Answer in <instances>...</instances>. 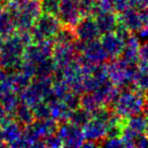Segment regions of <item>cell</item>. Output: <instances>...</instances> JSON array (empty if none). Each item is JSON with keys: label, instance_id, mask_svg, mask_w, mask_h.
Segmentation results:
<instances>
[{"label": "cell", "instance_id": "d6a6232c", "mask_svg": "<svg viewBox=\"0 0 148 148\" xmlns=\"http://www.w3.org/2000/svg\"><path fill=\"white\" fill-rule=\"evenodd\" d=\"M134 35L137 37L140 43H148V25H143L141 29L134 33Z\"/></svg>", "mask_w": 148, "mask_h": 148}, {"label": "cell", "instance_id": "8fae6325", "mask_svg": "<svg viewBox=\"0 0 148 148\" xmlns=\"http://www.w3.org/2000/svg\"><path fill=\"white\" fill-rule=\"evenodd\" d=\"M101 44L105 50L109 60H114L122 54L125 42L115 34V32L101 35Z\"/></svg>", "mask_w": 148, "mask_h": 148}, {"label": "cell", "instance_id": "6da1fadb", "mask_svg": "<svg viewBox=\"0 0 148 148\" xmlns=\"http://www.w3.org/2000/svg\"><path fill=\"white\" fill-rule=\"evenodd\" d=\"M25 47L18 33L0 39V68L7 72L18 70L23 61Z\"/></svg>", "mask_w": 148, "mask_h": 148}, {"label": "cell", "instance_id": "7c38bea8", "mask_svg": "<svg viewBox=\"0 0 148 148\" xmlns=\"http://www.w3.org/2000/svg\"><path fill=\"white\" fill-rule=\"evenodd\" d=\"M118 21L124 27H127L132 34L136 33L138 29L143 27L139 9L134 8L132 6L128 7L127 9L120 12L119 16H118Z\"/></svg>", "mask_w": 148, "mask_h": 148}, {"label": "cell", "instance_id": "4316f807", "mask_svg": "<svg viewBox=\"0 0 148 148\" xmlns=\"http://www.w3.org/2000/svg\"><path fill=\"white\" fill-rule=\"evenodd\" d=\"M61 101L67 106V108L70 111L80 107V95L74 92V91L70 90L69 92H67L62 97Z\"/></svg>", "mask_w": 148, "mask_h": 148}, {"label": "cell", "instance_id": "7402d4cb", "mask_svg": "<svg viewBox=\"0 0 148 148\" xmlns=\"http://www.w3.org/2000/svg\"><path fill=\"white\" fill-rule=\"evenodd\" d=\"M19 103H21V99H19L18 93H16L13 90L6 92L0 99V103L2 105L3 109L5 110L7 114H10V115L13 114V112L16 109Z\"/></svg>", "mask_w": 148, "mask_h": 148}, {"label": "cell", "instance_id": "9a60e30c", "mask_svg": "<svg viewBox=\"0 0 148 148\" xmlns=\"http://www.w3.org/2000/svg\"><path fill=\"white\" fill-rule=\"evenodd\" d=\"M48 103L50 107V114H51V118L56 120L57 122H65L68 120L70 114V110L67 108V106L63 103L60 99L57 97H53Z\"/></svg>", "mask_w": 148, "mask_h": 148}, {"label": "cell", "instance_id": "7a4b0ae2", "mask_svg": "<svg viewBox=\"0 0 148 148\" xmlns=\"http://www.w3.org/2000/svg\"><path fill=\"white\" fill-rule=\"evenodd\" d=\"M145 103V92L136 88H124L120 89L119 95L111 106L114 113L122 119H126L135 114L142 113Z\"/></svg>", "mask_w": 148, "mask_h": 148}, {"label": "cell", "instance_id": "2e32d148", "mask_svg": "<svg viewBox=\"0 0 148 148\" xmlns=\"http://www.w3.org/2000/svg\"><path fill=\"white\" fill-rule=\"evenodd\" d=\"M124 126L137 134L145 133L147 127V117L143 113L135 114L124 119Z\"/></svg>", "mask_w": 148, "mask_h": 148}, {"label": "cell", "instance_id": "4dcf8cb0", "mask_svg": "<svg viewBox=\"0 0 148 148\" xmlns=\"http://www.w3.org/2000/svg\"><path fill=\"white\" fill-rule=\"evenodd\" d=\"M134 147L146 148L148 147V135L146 133L137 134L134 140Z\"/></svg>", "mask_w": 148, "mask_h": 148}, {"label": "cell", "instance_id": "9c48e42d", "mask_svg": "<svg viewBox=\"0 0 148 148\" xmlns=\"http://www.w3.org/2000/svg\"><path fill=\"white\" fill-rule=\"evenodd\" d=\"M1 131H2V140L5 146L13 147V145L23 137V126L13 118H7L1 124Z\"/></svg>", "mask_w": 148, "mask_h": 148}, {"label": "cell", "instance_id": "cb8c5ba5", "mask_svg": "<svg viewBox=\"0 0 148 148\" xmlns=\"http://www.w3.org/2000/svg\"><path fill=\"white\" fill-rule=\"evenodd\" d=\"M134 88L143 92L148 91V69L138 67V71L134 78Z\"/></svg>", "mask_w": 148, "mask_h": 148}, {"label": "cell", "instance_id": "5b68a950", "mask_svg": "<svg viewBox=\"0 0 148 148\" xmlns=\"http://www.w3.org/2000/svg\"><path fill=\"white\" fill-rule=\"evenodd\" d=\"M56 134L65 147H81L84 142L82 128L77 127L68 121L61 122L58 125Z\"/></svg>", "mask_w": 148, "mask_h": 148}, {"label": "cell", "instance_id": "1f68e13d", "mask_svg": "<svg viewBox=\"0 0 148 148\" xmlns=\"http://www.w3.org/2000/svg\"><path fill=\"white\" fill-rule=\"evenodd\" d=\"M113 1V8L117 12H122L128 7L131 6L130 0H112Z\"/></svg>", "mask_w": 148, "mask_h": 148}, {"label": "cell", "instance_id": "44dd1931", "mask_svg": "<svg viewBox=\"0 0 148 148\" xmlns=\"http://www.w3.org/2000/svg\"><path fill=\"white\" fill-rule=\"evenodd\" d=\"M90 119L91 114L88 111L84 110L83 108L78 107L70 112L67 121L70 122L71 124H73V125L77 126V127L82 128Z\"/></svg>", "mask_w": 148, "mask_h": 148}, {"label": "cell", "instance_id": "30bf717a", "mask_svg": "<svg viewBox=\"0 0 148 148\" xmlns=\"http://www.w3.org/2000/svg\"><path fill=\"white\" fill-rule=\"evenodd\" d=\"M82 133L84 140L90 141L101 146V142L107 135V125L103 122L91 118L82 127Z\"/></svg>", "mask_w": 148, "mask_h": 148}, {"label": "cell", "instance_id": "4fadbf2b", "mask_svg": "<svg viewBox=\"0 0 148 148\" xmlns=\"http://www.w3.org/2000/svg\"><path fill=\"white\" fill-rule=\"evenodd\" d=\"M101 35L112 33L118 25V16L113 11H99L92 15Z\"/></svg>", "mask_w": 148, "mask_h": 148}, {"label": "cell", "instance_id": "e0dca14e", "mask_svg": "<svg viewBox=\"0 0 148 148\" xmlns=\"http://www.w3.org/2000/svg\"><path fill=\"white\" fill-rule=\"evenodd\" d=\"M31 81L32 78L27 76L21 70H16L9 73V84L11 89L18 95L31 83Z\"/></svg>", "mask_w": 148, "mask_h": 148}, {"label": "cell", "instance_id": "f1b7e54d", "mask_svg": "<svg viewBox=\"0 0 148 148\" xmlns=\"http://www.w3.org/2000/svg\"><path fill=\"white\" fill-rule=\"evenodd\" d=\"M101 146H106V147H124L123 140L121 137H106L103 141L101 142Z\"/></svg>", "mask_w": 148, "mask_h": 148}, {"label": "cell", "instance_id": "52a82bcc", "mask_svg": "<svg viewBox=\"0 0 148 148\" xmlns=\"http://www.w3.org/2000/svg\"><path fill=\"white\" fill-rule=\"evenodd\" d=\"M73 29L76 36V40L82 42L93 41L101 37V33L97 29L92 15L82 16V18L76 23Z\"/></svg>", "mask_w": 148, "mask_h": 148}, {"label": "cell", "instance_id": "277c9868", "mask_svg": "<svg viewBox=\"0 0 148 148\" xmlns=\"http://www.w3.org/2000/svg\"><path fill=\"white\" fill-rule=\"evenodd\" d=\"M41 13V0H25L21 8L11 15L15 29L17 32H29Z\"/></svg>", "mask_w": 148, "mask_h": 148}, {"label": "cell", "instance_id": "f546056e", "mask_svg": "<svg viewBox=\"0 0 148 148\" xmlns=\"http://www.w3.org/2000/svg\"><path fill=\"white\" fill-rule=\"evenodd\" d=\"M138 63L148 64V43H143L140 45L138 50Z\"/></svg>", "mask_w": 148, "mask_h": 148}, {"label": "cell", "instance_id": "f35d334b", "mask_svg": "<svg viewBox=\"0 0 148 148\" xmlns=\"http://www.w3.org/2000/svg\"><path fill=\"white\" fill-rule=\"evenodd\" d=\"M0 1H5V0H0Z\"/></svg>", "mask_w": 148, "mask_h": 148}, {"label": "cell", "instance_id": "d6986e66", "mask_svg": "<svg viewBox=\"0 0 148 148\" xmlns=\"http://www.w3.org/2000/svg\"><path fill=\"white\" fill-rule=\"evenodd\" d=\"M12 115L13 119H15L23 126H27L35 121V117H34L32 108L29 106L25 105V103H21V101L18 103V106L14 110Z\"/></svg>", "mask_w": 148, "mask_h": 148}, {"label": "cell", "instance_id": "5bb4252c", "mask_svg": "<svg viewBox=\"0 0 148 148\" xmlns=\"http://www.w3.org/2000/svg\"><path fill=\"white\" fill-rule=\"evenodd\" d=\"M15 31L12 16L5 8L4 1H0V39L12 35Z\"/></svg>", "mask_w": 148, "mask_h": 148}, {"label": "cell", "instance_id": "3957f363", "mask_svg": "<svg viewBox=\"0 0 148 148\" xmlns=\"http://www.w3.org/2000/svg\"><path fill=\"white\" fill-rule=\"evenodd\" d=\"M61 25L59 18L56 15L46 12L41 13L29 31L32 40L35 43L52 41Z\"/></svg>", "mask_w": 148, "mask_h": 148}, {"label": "cell", "instance_id": "d590c367", "mask_svg": "<svg viewBox=\"0 0 148 148\" xmlns=\"http://www.w3.org/2000/svg\"><path fill=\"white\" fill-rule=\"evenodd\" d=\"M7 118H8V114L5 112V110L3 109L2 105L0 103V125H1Z\"/></svg>", "mask_w": 148, "mask_h": 148}, {"label": "cell", "instance_id": "e575fe53", "mask_svg": "<svg viewBox=\"0 0 148 148\" xmlns=\"http://www.w3.org/2000/svg\"><path fill=\"white\" fill-rule=\"evenodd\" d=\"M131 6L137 9H142L148 6V0H130Z\"/></svg>", "mask_w": 148, "mask_h": 148}, {"label": "cell", "instance_id": "603a6c76", "mask_svg": "<svg viewBox=\"0 0 148 148\" xmlns=\"http://www.w3.org/2000/svg\"><path fill=\"white\" fill-rule=\"evenodd\" d=\"M99 106H103L93 92H83L80 95V107L91 113Z\"/></svg>", "mask_w": 148, "mask_h": 148}, {"label": "cell", "instance_id": "d4e9b609", "mask_svg": "<svg viewBox=\"0 0 148 148\" xmlns=\"http://www.w3.org/2000/svg\"><path fill=\"white\" fill-rule=\"evenodd\" d=\"M32 111H33L35 120H43L51 118L50 114V107L48 103L45 101H40L34 106H32Z\"/></svg>", "mask_w": 148, "mask_h": 148}, {"label": "cell", "instance_id": "83f0119b", "mask_svg": "<svg viewBox=\"0 0 148 148\" xmlns=\"http://www.w3.org/2000/svg\"><path fill=\"white\" fill-rule=\"evenodd\" d=\"M44 144H45V147H52V148H57L63 146L61 139L58 137V135L56 133L51 134V135L44 138Z\"/></svg>", "mask_w": 148, "mask_h": 148}, {"label": "cell", "instance_id": "836d02e7", "mask_svg": "<svg viewBox=\"0 0 148 148\" xmlns=\"http://www.w3.org/2000/svg\"><path fill=\"white\" fill-rule=\"evenodd\" d=\"M12 90L9 84V79L8 80H0V99L3 97L6 92Z\"/></svg>", "mask_w": 148, "mask_h": 148}, {"label": "cell", "instance_id": "ba28073f", "mask_svg": "<svg viewBox=\"0 0 148 148\" xmlns=\"http://www.w3.org/2000/svg\"><path fill=\"white\" fill-rule=\"evenodd\" d=\"M78 53L74 47V44L68 45H54L52 51V59L55 62L57 69H61L67 64L76 60Z\"/></svg>", "mask_w": 148, "mask_h": 148}, {"label": "cell", "instance_id": "484cf974", "mask_svg": "<svg viewBox=\"0 0 148 148\" xmlns=\"http://www.w3.org/2000/svg\"><path fill=\"white\" fill-rule=\"evenodd\" d=\"M113 113L114 112L111 108H108V106L103 105V106H99V108H97L90 114H91V118L107 124V122L109 121L110 118L113 115Z\"/></svg>", "mask_w": 148, "mask_h": 148}, {"label": "cell", "instance_id": "8d00e7d4", "mask_svg": "<svg viewBox=\"0 0 148 148\" xmlns=\"http://www.w3.org/2000/svg\"><path fill=\"white\" fill-rule=\"evenodd\" d=\"M3 146H5V144L2 140V131H1V125H0V147H3Z\"/></svg>", "mask_w": 148, "mask_h": 148}, {"label": "cell", "instance_id": "8992f818", "mask_svg": "<svg viewBox=\"0 0 148 148\" xmlns=\"http://www.w3.org/2000/svg\"><path fill=\"white\" fill-rule=\"evenodd\" d=\"M53 46L54 44L52 41L40 42V43L32 42L25 47L23 52V60L37 65L41 61L51 57Z\"/></svg>", "mask_w": 148, "mask_h": 148}, {"label": "cell", "instance_id": "ac0fdd59", "mask_svg": "<svg viewBox=\"0 0 148 148\" xmlns=\"http://www.w3.org/2000/svg\"><path fill=\"white\" fill-rule=\"evenodd\" d=\"M75 41H76V36L73 27L67 25H61L59 31L56 33L52 40L54 45H68V44H73Z\"/></svg>", "mask_w": 148, "mask_h": 148}, {"label": "cell", "instance_id": "ffe728a7", "mask_svg": "<svg viewBox=\"0 0 148 148\" xmlns=\"http://www.w3.org/2000/svg\"><path fill=\"white\" fill-rule=\"evenodd\" d=\"M57 70L55 62L53 61L52 57L43 60L36 65V75L35 77H42V78H48L52 77Z\"/></svg>", "mask_w": 148, "mask_h": 148}, {"label": "cell", "instance_id": "74e56055", "mask_svg": "<svg viewBox=\"0 0 148 148\" xmlns=\"http://www.w3.org/2000/svg\"><path fill=\"white\" fill-rule=\"evenodd\" d=\"M146 93H147V95H146V97H148V91H147V92H146Z\"/></svg>", "mask_w": 148, "mask_h": 148}]
</instances>
